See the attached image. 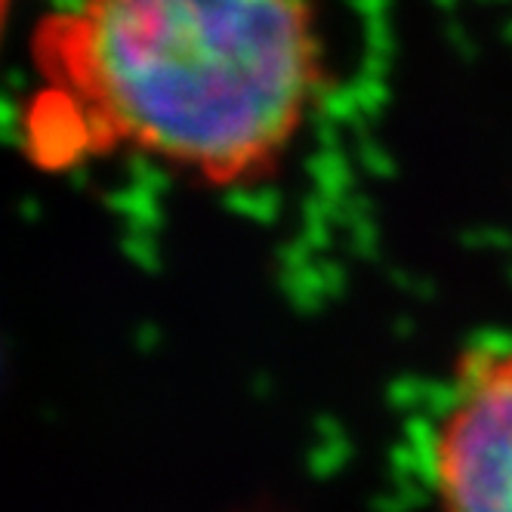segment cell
<instances>
[{
  "label": "cell",
  "mask_w": 512,
  "mask_h": 512,
  "mask_svg": "<svg viewBox=\"0 0 512 512\" xmlns=\"http://www.w3.org/2000/svg\"><path fill=\"white\" fill-rule=\"evenodd\" d=\"M93 0H50V10L65 19V22H78V19H87L93 13ZM96 16V13H93Z\"/></svg>",
  "instance_id": "obj_5"
},
{
  "label": "cell",
  "mask_w": 512,
  "mask_h": 512,
  "mask_svg": "<svg viewBox=\"0 0 512 512\" xmlns=\"http://www.w3.org/2000/svg\"><path fill=\"white\" fill-rule=\"evenodd\" d=\"M482 4H497V0H482Z\"/></svg>",
  "instance_id": "obj_10"
},
{
  "label": "cell",
  "mask_w": 512,
  "mask_h": 512,
  "mask_svg": "<svg viewBox=\"0 0 512 512\" xmlns=\"http://www.w3.org/2000/svg\"><path fill=\"white\" fill-rule=\"evenodd\" d=\"M445 34H448L451 47H454V50H457L460 56H475V44H472V38H469V31H463V25L451 22Z\"/></svg>",
  "instance_id": "obj_7"
},
{
  "label": "cell",
  "mask_w": 512,
  "mask_h": 512,
  "mask_svg": "<svg viewBox=\"0 0 512 512\" xmlns=\"http://www.w3.org/2000/svg\"><path fill=\"white\" fill-rule=\"evenodd\" d=\"M352 7L364 22H377V19H386L389 0H352Z\"/></svg>",
  "instance_id": "obj_6"
},
{
  "label": "cell",
  "mask_w": 512,
  "mask_h": 512,
  "mask_svg": "<svg viewBox=\"0 0 512 512\" xmlns=\"http://www.w3.org/2000/svg\"><path fill=\"white\" fill-rule=\"evenodd\" d=\"M395 50V38H392V28L386 19L377 22H364V53H374V56H392Z\"/></svg>",
  "instance_id": "obj_3"
},
{
  "label": "cell",
  "mask_w": 512,
  "mask_h": 512,
  "mask_svg": "<svg viewBox=\"0 0 512 512\" xmlns=\"http://www.w3.org/2000/svg\"><path fill=\"white\" fill-rule=\"evenodd\" d=\"M303 10L284 0H102L90 34L96 112L139 158L198 167L229 192L297 124L309 78ZM164 167V164H161Z\"/></svg>",
  "instance_id": "obj_1"
},
{
  "label": "cell",
  "mask_w": 512,
  "mask_h": 512,
  "mask_svg": "<svg viewBox=\"0 0 512 512\" xmlns=\"http://www.w3.org/2000/svg\"><path fill=\"white\" fill-rule=\"evenodd\" d=\"M352 93H355V99H358L361 108H377V105L386 99V84H383V78H377V75H364V71H361V78H358V84L352 87Z\"/></svg>",
  "instance_id": "obj_4"
},
{
  "label": "cell",
  "mask_w": 512,
  "mask_h": 512,
  "mask_svg": "<svg viewBox=\"0 0 512 512\" xmlns=\"http://www.w3.org/2000/svg\"><path fill=\"white\" fill-rule=\"evenodd\" d=\"M457 4V0H435V7H442V10H451Z\"/></svg>",
  "instance_id": "obj_8"
},
{
  "label": "cell",
  "mask_w": 512,
  "mask_h": 512,
  "mask_svg": "<svg viewBox=\"0 0 512 512\" xmlns=\"http://www.w3.org/2000/svg\"><path fill=\"white\" fill-rule=\"evenodd\" d=\"M506 41H512V19L506 22Z\"/></svg>",
  "instance_id": "obj_9"
},
{
  "label": "cell",
  "mask_w": 512,
  "mask_h": 512,
  "mask_svg": "<svg viewBox=\"0 0 512 512\" xmlns=\"http://www.w3.org/2000/svg\"><path fill=\"white\" fill-rule=\"evenodd\" d=\"M429 479L442 512H512V340L457 355L432 426Z\"/></svg>",
  "instance_id": "obj_2"
}]
</instances>
